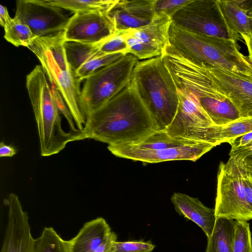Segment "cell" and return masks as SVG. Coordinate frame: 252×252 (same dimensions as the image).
I'll return each mask as SVG.
<instances>
[{"instance_id":"cell-40","label":"cell","mask_w":252,"mask_h":252,"mask_svg":"<svg viewBox=\"0 0 252 252\" xmlns=\"http://www.w3.org/2000/svg\"><path fill=\"white\" fill-rule=\"evenodd\" d=\"M239 2L246 11L248 16L252 17V0H242Z\"/></svg>"},{"instance_id":"cell-39","label":"cell","mask_w":252,"mask_h":252,"mask_svg":"<svg viewBox=\"0 0 252 252\" xmlns=\"http://www.w3.org/2000/svg\"><path fill=\"white\" fill-rule=\"evenodd\" d=\"M241 38L243 39L248 48L249 51V59L252 62V36L251 35H243Z\"/></svg>"},{"instance_id":"cell-22","label":"cell","mask_w":252,"mask_h":252,"mask_svg":"<svg viewBox=\"0 0 252 252\" xmlns=\"http://www.w3.org/2000/svg\"><path fill=\"white\" fill-rule=\"evenodd\" d=\"M235 220L217 217L205 252H233Z\"/></svg>"},{"instance_id":"cell-8","label":"cell","mask_w":252,"mask_h":252,"mask_svg":"<svg viewBox=\"0 0 252 252\" xmlns=\"http://www.w3.org/2000/svg\"><path fill=\"white\" fill-rule=\"evenodd\" d=\"M171 20L176 26L193 32L236 41L222 17L218 0H191Z\"/></svg>"},{"instance_id":"cell-41","label":"cell","mask_w":252,"mask_h":252,"mask_svg":"<svg viewBox=\"0 0 252 252\" xmlns=\"http://www.w3.org/2000/svg\"><path fill=\"white\" fill-rule=\"evenodd\" d=\"M240 157L243 159L247 167H252V153Z\"/></svg>"},{"instance_id":"cell-12","label":"cell","mask_w":252,"mask_h":252,"mask_svg":"<svg viewBox=\"0 0 252 252\" xmlns=\"http://www.w3.org/2000/svg\"><path fill=\"white\" fill-rule=\"evenodd\" d=\"M116 32L107 13L78 12L70 17L64 37L65 40L94 44L106 41Z\"/></svg>"},{"instance_id":"cell-24","label":"cell","mask_w":252,"mask_h":252,"mask_svg":"<svg viewBox=\"0 0 252 252\" xmlns=\"http://www.w3.org/2000/svg\"><path fill=\"white\" fill-rule=\"evenodd\" d=\"M118 0H46L48 3L73 13L85 12L107 13Z\"/></svg>"},{"instance_id":"cell-42","label":"cell","mask_w":252,"mask_h":252,"mask_svg":"<svg viewBox=\"0 0 252 252\" xmlns=\"http://www.w3.org/2000/svg\"><path fill=\"white\" fill-rule=\"evenodd\" d=\"M249 27L250 30V35L252 36V17H249Z\"/></svg>"},{"instance_id":"cell-31","label":"cell","mask_w":252,"mask_h":252,"mask_svg":"<svg viewBox=\"0 0 252 252\" xmlns=\"http://www.w3.org/2000/svg\"><path fill=\"white\" fill-rule=\"evenodd\" d=\"M126 31H117L103 43L100 51L103 54L116 53H122L125 55L129 54L128 48L125 40Z\"/></svg>"},{"instance_id":"cell-27","label":"cell","mask_w":252,"mask_h":252,"mask_svg":"<svg viewBox=\"0 0 252 252\" xmlns=\"http://www.w3.org/2000/svg\"><path fill=\"white\" fill-rule=\"evenodd\" d=\"M4 30L5 39L16 47L28 48L36 37L29 26L14 18Z\"/></svg>"},{"instance_id":"cell-5","label":"cell","mask_w":252,"mask_h":252,"mask_svg":"<svg viewBox=\"0 0 252 252\" xmlns=\"http://www.w3.org/2000/svg\"><path fill=\"white\" fill-rule=\"evenodd\" d=\"M216 146L207 142L174 138L157 130L135 144L108 145V150L121 158L154 163L186 160L195 161Z\"/></svg>"},{"instance_id":"cell-25","label":"cell","mask_w":252,"mask_h":252,"mask_svg":"<svg viewBox=\"0 0 252 252\" xmlns=\"http://www.w3.org/2000/svg\"><path fill=\"white\" fill-rule=\"evenodd\" d=\"M64 32H63L53 35L36 37L31 44L49 51L61 68L70 70L64 48Z\"/></svg>"},{"instance_id":"cell-28","label":"cell","mask_w":252,"mask_h":252,"mask_svg":"<svg viewBox=\"0 0 252 252\" xmlns=\"http://www.w3.org/2000/svg\"><path fill=\"white\" fill-rule=\"evenodd\" d=\"M125 54L122 53L103 54L99 52L93 58L85 63L76 72L75 76L81 82L90 76L109 65Z\"/></svg>"},{"instance_id":"cell-15","label":"cell","mask_w":252,"mask_h":252,"mask_svg":"<svg viewBox=\"0 0 252 252\" xmlns=\"http://www.w3.org/2000/svg\"><path fill=\"white\" fill-rule=\"evenodd\" d=\"M116 241V234L104 218L98 217L84 223L68 242L71 252H113Z\"/></svg>"},{"instance_id":"cell-19","label":"cell","mask_w":252,"mask_h":252,"mask_svg":"<svg viewBox=\"0 0 252 252\" xmlns=\"http://www.w3.org/2000/svg\"><path fill=\"white\" fill-rule=\"evenodd\" d=\"M196 99L214 125H224L240 118L237 109L227 97H201Z\"/></svg>"},{"instance_id":"cell-9","label":"cell","mask_w":252,"mask_h":252,"mask_svg":"<svg viewBox=\"0 0 252 252\" xmlns=\"http://www.w3.org/2000/svg\"><path fill=\"white\" fill-rule=\"evenodd\" d=\"M28 48L39 59L50 84L59 91L72 116L76 127L82 130L86 118L80 106L81 82L71 70L61 68L49 51L33 44Z\"/></svg>"},{"instance_id":"cell-20","label":"cell","mask_w":252,"mask_h":252,"mask_svg":"<svg viewBox=\"0 0 252 252\" xmlns=\"http://www.w3.org/2000/svg\"><path fill=\"white\" fill-rule=\"evenodd\" d=\"M219 6L228 28L239 39L250 35L249 17L238 0H218Z\"/></svg>"},{"instance_id":"cell-35","label":"cell","mask_w":252,"mask_h":252,"mask_svg":"<svg viewBox=\"0 0 252 252\" xmlns=\"http://www.w3.org/2000/svg\"><path fill=\"white\" fill-rule=\"evenodd\" d=\"M243 185L246 201L252 213V176L250 174L247 166L244 169Z\"/></svg>"},{"instance_id":"cell-43","label":"cell","mask_w":252,"mask_h":252,"mask_svg":"<svg viewBox=\"0 0 252 252\" xmlns=\"http://www.w3.org/2000/svg\"><path fill=\"white\" fill-rule=\"evenodd\" d=\"M247 168L248 169V171H249L250 174L252 176V167H247Z\"/></svg>"},{"instance_id":"cell-14","label":"cell","mask_w":252,"mask_h":252,"mask_svg":"<svg viewBox=\"0 0 252 252\" xmlns=\"http://www.w3.org/2000/svg\"><path fill=\"white\" fill-rule=\"evenodd\" d=\"M204 64L212 80L233 103L240 118L252 117V80Z\"/></svg>"},{"instance_id":"cell-30","label":"cell","mask_w":252,"mask_h":252,"mask_svg":"<svg viewBox=\"0 0 252 252\" xmlns=\"http://www.w3.org/2000/svg\"><path fill=\"white\" fill-rule=\"evenodd\" d=\"M233 252H252V239L248 221H236Z\"/></svg>"},{"instance_id":"cell-38","label":"cell","mask_w":252,"mask_h":252,"mask_svg":"<svg viewBox=\"0 0 252 252\" xmlns=\"http://www.w3.org/2000/svg\"><path fill=\"white\" fill-rule=\"evenodd\" d=\"M12 19L13 18L9 14L6 7L1 4L0 5V24L1 26L5 28L11 23Z\"/></svg>"},{"instance_id":"cell-36","label":"cell","mask_w":252,"mask_h":252,"mask_svg":"<svg viewBox=\"0 0 252 252\" xmlns=\"http://www.w3.org/2000/svg\"><path fill=\"white\" fill-rule=\"evenodd\" d=\"M17 153L15 148L10 145H6L4 141L0 143V157H12Z\"/></svg>"},{"instance_id":"cell-7","label":"cell","mask_w":252,"mask_h":252,"mask_svg":"<svg viewBox=\"0 0 252 252\" xmlns=\"http://www.w3.org/2000/svg\"><path fill=\"white\" fill-rule=\"evenodd\" d=\"M246 166L239 156H230L226 162H220L215 207L217 217L236 221L252 220V213L246 201L243 185Z\"/></svg>"},{"instance_id":"cell-1","label":"cell","mask_w":252,"mask_h":252,"mask_svg":"<svg viewBox=\"0 0 252 252\" xmlns=\"http://www.w3.org/2000/svg\"><path fill=\"white\" fill-rule=\"evenodd\" d=\"M158 130L151 113L130 83L88 115L79 141L93 139L119 145L137 143Z\"/></svg>"},{"instance_id":"cell-11","label":"cell","mask_w":252,"mask_h":252,"mask_svg":"<svg viewBox=\"0 0 252 252\" xmlns=\"http://www.w3.org/2000/svg\"><path fill=\"white\" fill-rule=\"evenodd\" d=\"M63 9L46 0H18L14 18L27 25L36 37L64 32L70 17Z\"/></svg>"},{"instance_id":"cell-32","label":"cell","mask_w":252,"mask_h":252,"mask_svg":"<svg viewBox=\"0 0 252 252\" xmlns=\"http://www.w3.org/2000/svg\"><path fill=\"white\" fill-rule=\"evenodd\" d=\"M155 245L150 241H127L114 243L113 252H152Z\"/></svg>"},{"instance_id":"cell-18","label":"cell","mask_w":252,"mask_h":252,"mask_svg":"<svg viewBox=\"0 0 252 252\" xmlns=\"http://www.w3.org/2000/svg\"><path fill=\"white\" fill-rule=\"evenodd\" d=\"M171 23L170 17L164 14L156 13L152 21L149 24L128 31L139 42L162 52L169 41V31Z\"/></svg>"},{"instance_id":"cell-26","label":"cell","mask_w":252,"mask_h":252,"mask_svg":"<svg viewBox=\"0 0 252 252\" xmlns=\"http://www.w3.org/2000/svg\"><path fill=\"white\" fill-rule=\"evenodd\" d=\"M32 252H71L68 241L63 240L52 227H45L34 239Z\"/></svg>"},{"instance_id":"cell-6","label":"cell","mask_w":252,"mask_h":252,"mask_svg":"<svg viewBox=\"0 0 252 252\" xmlns=\"http://www.w3.org/2000/svg\"><path fill=\"white\" fill-rule=\"evenodd\" d=\"M138 60L127 54L88 77L81 90V108L87 119L131 82Z\"/></svg>"},{"instance_id":"cell-13","label":"cell","mask_w":252,"mask_h":252,"mask_svg":"<svg viewBox=\"0 0 252 252\" xmlns=\"http://www.w3.org/2000/svg\"><path fill=\"white\" fill-rule=\"evenodd\" d=\"M6 203L7 221L0 252H32L34 239L27 212L15 193H10Z\"/></svg>"},{"instance_id":"cell-2","label":"cell","mask_w":252,"mask_h":252,"mask_svg":"<svg viewBox=\"0 0 252 252\" xmlns=\"http://www.w3.org/2000/svg\"><path fill=\"white\" fill-rule=\"evenodd\" d=\"M168 43L195 63L235 73L252 80V67L239 50L236 41L209 36L171 23Z\"/></svg>"},{"instance_id":"cell-10","label":"cell","mask_w":252,"mask_h":252,"mask_svg":"<svg viewBox=\"0 0 252 252\" xmlns=\"http://www.w3.org/2000/svg\"><path fill=\"white\" fill-rule=\"evenodd\" d=\"M177 90L179 98L178 110L164 131L174 138L207 142L206 134L214 123L191 93L178 88Z\"/></svg>"},{"instance_id":"cell-16","label":"cell","mask_w":252,"mask_h":252,"mask_svg":"<svg viewBox=\"0 0 252 252\" xmlns=\"http://www.w3.org/2000/svg\"><path fill=\"white\" fill-rule=\"evenodd\" d=\"M155 0H118L107 14L116 31L123 32L145 26L151 23L156 13Z\"/></svg>"},{"instance_id":"cell-17","label":"cell","mask_w":252,"mask_h":252,"mask_svg":"<svg viewBox=\"0 0 252 252\" xmlns=\"http://www.w3.org/2000/svg\"><path fill=\"white\" fill-rule=\"evenodd\" d=\"M171 200L178 214L194 222L207 237L211 235L217 220L215 208L205 206L198 198L179 192L172 194Z\"/></svg>"},{"instance_id":"cell-23","label":"cell","mask_w":252,"mask_h":252,"mask_svg":"<svg viewBox=\"0 0 252 252\" xmlns=\"http://www.w3.org/2000/svg\"><path fill=\"white\" fill-rule=\"evenodd\" d=\"M104 42L93 44L65 40L63 45L67 61L75 75L82 65L99 52Z\"/></svg>"},{"instance_id":"cell-3","label":"cell","mask_w":252,"mask_h":252,"mask_svg":"<svg viewBox=\"0 0 252 252\" xmlns=\"http://www.w3.org/2000/svg\"><path fill=\"white\" fill-rule=\"evenodd\" d=\"M49 83L41 65H36L26 77V88L36 122L40 154L43 157L57 154L68 143L79 141L81 131L66 132L62 128L61 113Z\"/></svg>"},{"instance_id":"cell-33","label":"cell","mask_w":252,"mask_h":252,"mask_svg":"<svg viewBox=\"0 0 252 252\" xmlns=\"http://www.w3.org/2000/svg\"><path fill=\"white\" fill-rule=\"evenodd\" d=\"M191 0H155L154 10L156 13L164 14L171 18L181 8L189 3Z\"/></svg>"},{"instance_id":"cell-34","label":"cell","mask_w":252,"mask_h":252,"mask_svg":"<svg viewBox=\"0 0 252 252\" xmlns=\"http://www.w3.org/2000/svg\"><path fill=\"white\" fill-rule=\"evenodd\" d=\"M51 85V84H50ZM51 91L56 102L58 109L62 115L66 120L68 124L71 129V131L73 132H78L80 130L75 127V124L73 119L72 116L68 109L66 103L63 98L61 94L58 89L54 85H51Z\"/></svg>"},{"instance_id":"cell-29","label":"cell","mask_w":252,"mask_h":252,"mask_svg":"<svg viewBox=\"0 0 252 252\" xmlns=\"http://www.w3.org/2000/svg\"><path fill=\"white\" fill-rule=\"evenodd\" d=\"M125 40L128 48L129 54L134 56L138 60H147L161 56L162 52L138 41L127 30Z\"/></svg>"},{"instance_id":"cell-21","label":"cell","mask_w":252,"mask_h":252,"mask_svg":"<svg viewBox=\"0 0 252 252\" xmlns=\"http://www.w3.org/2000/svg\"><path fill=\"white\" fill-rule=\"evenodd\" d=\"M252 131V117L240 118L227 124L211 126L205 135L206 141L216 146L230 144L236 139Z\"/></svg>"},{"instance_id":"cell-4","label":"cell","mask_w":252,"mask_h":252,"mask_svg":"<svg viewBox=\"0 0 252 252\" xmlns=\"http://www.w3.org/2000/svg\"><path fill=\"white\" fill-rule=\"evenodd\" d=\"M131 81L158 130H165L176 114L179 98L177 86L161 57L138 61Z\"/></svg>"},{"instance_id":"cell-37","label":"cell","mask_w":252,"mask_h":252,"mask_svg":"<svg viewBox=\"0 0 252 252\" xmlns=\"http://www.w3.org/2000/svg\"><path fill=\"white\" fill-rule=\"evenodd\" d=\"M252 153V140L245 146L230 150L229 155L230 156H243Z\"/></svg>"}]
</instances>
